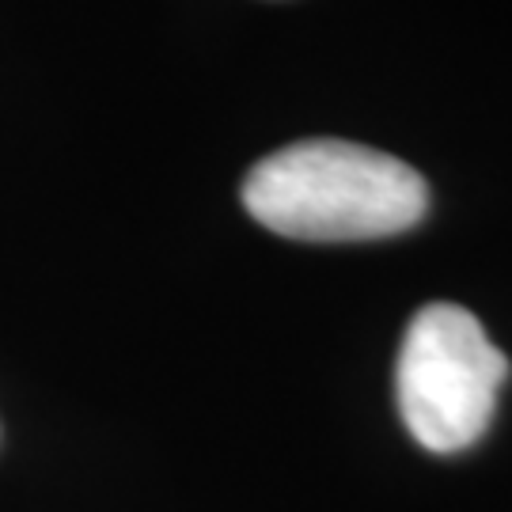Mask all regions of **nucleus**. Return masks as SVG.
Masks as SVG:
<instances>
[{"label": "nucleus", "mask_w": 512, "mask_h": 512, "mask_svg": "<svg viewBox=\"0 0 512 512\" xmlns=\"http://www.w3.org/2000/svg\"><path fill=\"white\" fill-rule=\"evenodd\" d=\"M243 205L262 228L285 239L361 243L421 224L429 186L380 148L315 137L258 160L243 179Z\"/></svg>", "instance_id": "1"}, {"label": "nucleus", "mask_w": 512, "mask_h": 512, "mask_svg": "<svg viewBox=\"0 0 512 512\" xmlns=\"http://www.w3.org/2000/svg\"><path fill=\"white\" fill-rule=\"evenodd\" d=\"M509 357L486 338L475 311L437 300L410 319L395 361V399L425 452H467L490 429Z\"/></svg>", "instance_id": "2"}]
</instances>
